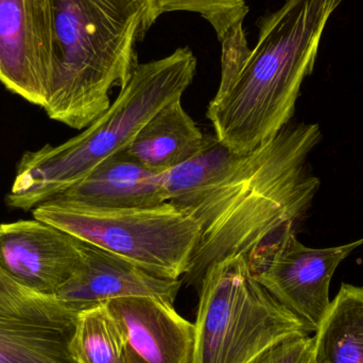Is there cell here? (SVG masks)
Segmentation results:
<instances>
[{
  "mask_svg": "<svg viewBox=\"0 0 363 363\" xmlns=\"http://www.w3.org/2000/svg\"><path fill=\"white\" fill-rule=\"evenodd\" d=\"M321 140L318 123H290L251 152L232 151L206 180L172 201L201 228L186 283L199 289L213 262L228 256L249 260L296 230L321 186L309 165Z\"/></svg>",
  "mask_w": 363,
  "mask_h": 363,
  "instance_id": "obj_1",
  "label": "cell"
},
{
  "mask_svg": "<svg viewBox=\"0 0 363 363\" xmlns=\"http://www.w3.org/2000/svg\"><path fill=\"white\" fill-rule=\"evenodd\" d=\"M345 0H286L260 21L257 44L226 82L206 117L237 155L251 152L291 123L305 79L315 68L333 13Z\"/></svg>",
  "mask_w": 363,
  "mask_h": 363,
  "instance_id": "obj_2",
  "label": "cell"
},
{
  "mask_svg": "<svg viewBox=\"0 0 363 363\" xmlns=\"http://www.w3.org/2000/svg\"><path fill=\"white\" fill-rule=\"evenodd\" d=\"M49 118L84 130L111 106L138 67L136 45L159 18L155 0H51Z\"/></svg>",
  "mask_w": 363,
  "mask_h": 363,
  "instance_id": "obj_3",
  "label": "cell"
},
{
  "mask_svg": "<svg viewBox=\"0 0 363 363\" xmlns=\"http://www.w3.org/2000/svg\"><path fill=\"white\" fill-rule=\"evenodd\" d=\"M196 72V59L188 47L138 64L108 110L84 131L60 146L47 145L23 155L6 204L30 211L86 178L102 162L123 152L162 108L182 99Z\"/></svg>",
  "mask_w": 363,
  "mask_h": 363,
  "instance_id": "obj_4",
  "label": "cell"
},
{
  "mask_svg": "<svg viewBox=\"0 0 363 363\" xmlns=\"http://www.w3.org/2000/svg\"><path fill=\"white\" fill-rule=\"evenodd\" d=\"M199 298L192 363H247L287 337L313 333L258 283L245 256L211 264Z\"/></svg>",
  "mask_w": 363,
  "mask_h": 363,
  "instance_id": "obj_5",
  "label": "cell"
},
{
  "mask_svg": "<svg viewBox=\"0 0 363 363\" xmlns=\"http://www.w3.org/2000/svg\"><path fill=\"white\" fill-rule=\"evenodd\" d=\"M32 213L34 219L168 279L187 274L201 235L196 220L169 201L155 206L115 208L53 198Z\"/></svg>",
  "mask_w": 363,
  "mask_h": 363,
  "instance_id": "obj_6",
  "label": "cell"
},
{
  "mask_svg": "<svg viewBox=\"0 0 363 363\" xmlns=\"http://www.w3.org/2000/svg\"><path fill=\"white\" fill-rule=\"evenodd\" d=\"M363 238L345 245L309 247L296 230H288L249 259L258 283L315 333L330 306V287L337 268Z\"/></svg>",
  "mask_w": 363,
  "mask_h": 363,
  "instance_id": "obj_7",
  "label": "cell"
},
{
  "mask_svg": "<svg viewBox=\"0 0 363 363\" xmlns=\"http://www.w3.org/2000/svg\"><path fill=\"white\" fill-rule=\"evenodd\" d=\"M77 317L55 294L30 289L0 266V363H77Z\"/></svg>",
  "mask_w": 363,
  "mask_h": 363,
  "instance_id": "obj_8",
  "label": "cell"
},
{
  "mask_svg": "<svg viewBox=\"0 0 363 363\" xmlns=\"http://www.w3.org/2000/svg\"><path fill=\"white\" fill-rule=\"evenodd\" d=\"M52 52L51 0H0V82L44 108Z\"/></svg>",
  "mask_w": 363,
  "mask_h": 363,
  "instance_id": "obj_9",
  "label": "cell"
},
{
  "mask_svg": "<svg viewBox=\"0 0 363 363\" xmlns=\"http://www.w3.org/2000/svg\"><path fill=\"white\" fill-rule=\"evenodd\" d=\"M80 255V239L47 222L0 224V266L40 294H57L76 270Z\"/></svg>",
  "mask_w": 363,
  "mask_h": 363,
  "instance_id": "obj_10",
  "label": "cell"
},
{
  "mask_svg": "<svg viewBox=\"0 0 363 363\" xmlns=\"http://www.w3.org/2000/svg\"><path fill=\"white\" fill-rule=\"evenodd\" d=\"M80 260L55 294L74 313L127 296H152L174 304L181 279L155 277L134 262L80 240Z\"/></svg>",
  "mask_w": 363,
  "mask_h": 363,
  "instance_id": "obj_11",
  "label": "cell"
},
{
  "mask_svg": "<svg viewBox=\"0 0 363 363\" xmlns=\"http://www.w3.org/2000/svg\"><path fill=\"white\" fill-rule=\"evenodd\" d=\"M121 330L128 363H192L194 323L174 304L152 296L104 303Z\"/></svg>",
  "mask_w": 363,
  "mask_h": 363,
  "instance_id": "obj_12",
  "label": "cell"
},
{
  "mask_svg": "<svg viewBox=\"0 0 363 363\" xmlns=\"http://www.w3.org/2000/svg\"><path fill=\"white\" fill-rule=\"evenodd\" d=\"M55 198L98 207L155 206L168 202L165 172L147 169L118 153Z\"/></svg>",
  "mask_w": 363,
  "mask_h": 363,
  "instance_id": "obj_13",
  "label": "cell"
},
{
  "mask_svg": "<svg viewBox=\"0 0 363 363\" xmlns=\"http://www.w3.org/2000/svg\"><path fill=\"white\" fill-rule=\"evenodd\" d=\"M205 140L180 99L155 114L121 153L147 169L165 172L194 157Z\"/></svg>",
  "mask_w": 363,
  "mask_h": 363,
  "instance_id": "obj_14",
  "label": "cell"
},
{
  "mask_svg": "<svg viewBox=\"0 0 363 363\" xmlns=\"http://www.w3.org/2000/svg\"><path fill=\"white\" fill-rule=\"evenodd\" d=\"M313 341V363H363V287L341 285Z\"/></svg>",
  "mask_w": 363,
  "mask_h": 363,
  "instance_id": "obj_15",
  "label": "cell"
},
{
  "mask_svg": "<svg viewBox=\"0 0 363 363\" xmlns=\"http://www.w3.org/2000/svg\"><path fill=\"white\" fill-rule=\"evenodd\" d=\"M70 347L77 363H128L123 336L106 304L78 313Z\"/></svg>",
  "mask_w": 363,
  "mask_h": 363,
  "instance_id": "obj_16",
  "label": "cell"
},
{
  "mask_svg": "<svg viewBox=\"0 0 363 363\" xmlns=\"http://www.w3.org/2000/svg\"><path fill=\"white\" fill-rule=\"evenodd\" d=\"M157 14L164 13H196L208 21L220 42L237 26L242 25L249 12L245 0H155Z\"/></svg>",
  "mask_w": 363,
  "mask_h": 363,
  "instance_id": "obj_17",
  "label": "cell"
},
{
  "mask_svg": "<svg viewBox=\"0 0 363 363\" xmlns=\"http://www.w3.org/2000/svg\"><path fill=\"white\" fill-rule=\"evenodd\" d=\"M313 337L294 335L269 347L247 363H313Z\"/></svg>",
  "mask_w": 363,
  "mask_h": 363,
  "instance_id": "obj_18",
  "label": "cell"
}]
</instances>
